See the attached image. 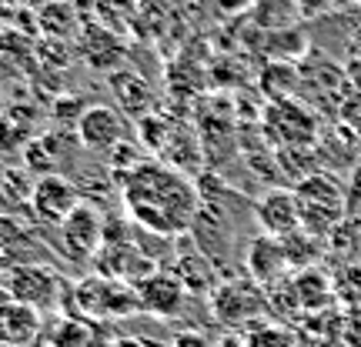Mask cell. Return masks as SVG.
<instances>
[{
  "label": "cell",
  "instance_id": "16",
  "mask_svg": "<svg viewBox=\"0 0 361 347\" xmlns=\"http://www.w3.org/2000/svg\"><path fill=\"white\" fill-rule=\"evenodd\" d=\"M80 51H84V57H87V64L94 67V70L114 74V67L121 64L124 47L114 40V34H107V30H101V27H87L84 37H80Z\"/></svg>",
  "mask_w": 361,
  "mask_h": 347
},
{
  "label": "cell",
  "instance_id": "25",
  "mask_svg": "<svg viewBox=\"0 0 361 347\" xmlns=\"http://www.w3.org/2000/svg\"><path fill=\"white\" fill-rule=\"evenodd\" d=\"M255 0H218V7L224 13H241V11H251Z\"/></svg>",
  "mask_w": 361,
  "mask_h": 347
},
{
  "label": "cell",
  "instance_id": "11",
  "mask_svg": "<svg viewBox=\"0 0 361 347\" xmlns=\"http://www.w3.org/2000/svg\"><path fill=\"white\" fill-rule=\"evenodd\" d=\"M104 321H90L80 314H57L54 321H44L40 341L47 347H107L101 344Z\"/></svg>",
  "mask_w": 361,
  "mask_h": 347
},
{
  "label": "cell",
  "instance_id": "5",
  "mask_svg": "<svg viewBox=\"0 0 361 347\" xmlns=\"http://www.w3.org/2000/svg\"><path fill=\"white\" fill-rule=\"evenodd\" d=\"M7 291L13 301H20L27 308H57L61 304V277L44 264H17L7 274Z\"/></svg>",
  "mask_w": 361,
  "mask_h": 347
},
{
  "label": "cell",
  "instance_id": "8",
  "mask_svg": "<svg viewBox=\"0 0 361 347\" xmlns=\"http://www.w3.org/2000/svg\"><path fill=\"white\" fill-rule=\"evenodd\" d=\"M61 237H64V251L71 258H80V260H90L104 244V234H107V224H104L101 210L87 201H80L74 207V214L57 227Z\"/></svg>",
  "mask_w": 361,
  "mask_h": 347
},
{
  "label": "cell",
  "instance_id": "7",
  "mask_svg": "<svg viewBox=\"0 0 361 347\" xmlns=\"http://www.w3.org/2000/svg\"><path fill=\"white\" fill-rule=\"evenodd\" d=\"M78 144L90 154H114L117 147L124 144V120L114 107L104 103H90L87 111L78 120Z\"/></svg>",
  "mask_w": 361,
  "mask_h": 347
},
{
  "label": "cell",
  "instance_id": "3",
  "mask_svg": "<svg viewBox=\"0 0 361 347\" xmlns=\"http://www.w3.org/2000/svg\"><path fill=\"white\" fill-rule=\"evenodd\" d=\"M134 310H141L134 284L94 274V277H84L74 287V308L67 314H80V317H90V321H121Z\"/></svg>",
  "mask_w": 361,
  "mask_h": 347
},
{
  "label": "cell",
  "instance_id": "26",
  "mask_svg": "<svg viewBox=\"0 0 361 347\" xmlns=\"http://www.w3.org/2000/svg\"><path fill=\"white\" fill-rule=\"evenodd\" d=\"M11 301H13V297H11V291H7V284H0V310L7 308Z\"/></svg>",
  "mask_w": 361,
  "mask_h": 347
},
{
  "label": "cell",
  "instance_id": "17",
  "mask_svg": "<svg viewBox=\"0 0 361 347\" xmlns=\"http://www.w3.org/2000/svg\"><path fill=\"white\" fill-rule=\"evenodd\" d=\"M178 281L184 284V291L188 294H211L214 287H218V274H214V264L211 258H204L201 251H194V254H184L178 258Z\"/></svg>",
  "mask_w": 361,
  "mask_h": 347
},
{
  "label": "cell",
  "instance_id": "23",
  "mask_svg": "<svg viewBox=\"0 0 361 347\" xmlns=\"http://www.w3.org/2000/svg\"><path fill=\"white\" fill-rule=\"evenodd\" d=\"M171 347H211V341L201 331H180V334H174Z\"/></svg>",
  "mask_w": 361,
  "mask_h": 347
},
{
  "label": "cell",
  "instance_id": "14",
  "mask_svg": "<svg viewBox=\"0 0 361 347\" xmlns=\"http://www.w3.org/2000/svg\"><path fill=\"white\" fill-rule=\"evenodd\" d=\"M37 61L34 40L24 37V30L0 27V77H20Z\"/></svg>",
  "mask_w": 361,
  "mask_h": 347
},
{
  "label": "cell",
  "instance_id": "18",
  "mask_svg": "<svg viewBox=\"0 0 361 347\" xmlns=\"http://www.w3.org/2000/svg\"><path fill=\"white\" fill-rule=\"evenodd\" d=\"M37 27L54 40H71L78 34V11L67 0H47L37 11Z\"/></svg>",
  "mask_w": 361,
  "mask_h": 347
},
{
  "label": "cell",
  "instance_id": "2",
  "mask_svg": "<svg viewBox=\"0 0 361 347\" xmlns=\"http://www.w3.org/2000/svg\"><path fill=\"white\" fill-rule=\"evenodd\" d=\"M298 214H301V231L311 237H331L338 224L345 220V187L328 174H311L295 187Z\"/></svg>",
  "mask_w": 361,
  "mask_h": 347
},
{
  "label": "cell",
  "instance_id": "15",
  "mask_svg": "<svg viewBox=\"0 0 361 347\" xmlns=\"http://www.w3.org/2000/svg\"><path fill=\"white\" fill-rule=\"evenodd\" d=\"M111 94H114V101L134 117H144L147 107H151V87H147V80L137 77L134 70H114V74H111Z\"/></svg>",
  "mask_w": 361,
  "mask_h": 347
},
{
  "label": "cell",
  "instance_id": "1",
  "mask_svg": "<svg viewBox=\"0 0 361 347\" xmlns=\"http://www.w3.org/2000/svg\"><path fill=\"white\" fill-rule=\"evenodd\" d=\"M124 207L144 231L161 237H178L191 231L201 210V194L178 168L161 160H141L124 177Z\"/></svg>",
  "mask_w": 361,
  "mask_h": 347
},
{
  "label": "cell",
  "instance_id": "4",
  "mask_svg": "<svg viewBox=\"0 0 361 347\" xmlns=\"http://www.w3.org/2000/svg\"><path fill=\"white\" fill-rule=\"evenodd\" d=\"M264 308H268V301L261 294V284L245 281V277L224 281L211 291V310H214V317H218L221 324L255 321Z\"/></svg>",
  "mask_w": 361,
  "mask_h": 347
},
{
  "label": "cell",
  "instance_id": "6",
  "mask_svg": "<svg viewBox=\"0 0 361 347\" xmlns=\"http://www.w3.org/2000/svg\"><path fill=\"white\" fill-rule=\"evenodd\" d=\"M78 204H80V191L74 187V180H67L64 174L37 177V184L30 187V210L37 214V220L51 224V227H61L74 214Z\"/></svg>",
  "mask_w": 361,
  "mask_h": 347
},
{
  "label": "cell",
  "instance_id": "9",
  "mask_svg": "<svg viewBox=\"0 0 361 347\" xmlns=\"http://www.w3.org/2000/svg\"><path fill=\"white\" fill-rule=\"evenodd\" d=\"M134 294H137V308L144 314H154V317H178L184 310V284L178 281L174 270H154L147 274L144 281L134 284Z\"/></svg>",
  "mask_w": 361,
  "mask_h": 347
},
{
  "label": "cell",
  "instance_id": "22",
  "mask_svg": "<svg viewBox=\"0 0 361 347\" xmlns=\"http://www.w3.org/2000/svg\"><path fill=\"white\" fill-rule=\"evenodd\" d=\"M87 107H84V101H74V97H61V101L51 107V114H54V120L61 124V127H71V130H78V120H80V114H84Z\"/></svg>",
  "mask_w": 361,
  "mask_h": 347
},
{
  "label": "cell",
  "instance_id": "28",
  "mask_svg": "<svg viewBox=\"0 0 361 347\" xmlns=\"http://www.w3.org/2000/svg\"><path fill=\"white\" fill-rule=\"evenodd\" d=\"M0 347H7V344H0Z\"/></svg>",
  "mask_w": 361,
  "mask_h": 347
},
{
  "label": "cell",
  "instance_id": "24",
  "mask_svg": "<svg viewBox=\"0 0 361 347\" xmlns=\"http://www.w3.org/2000/svg\"><path fill=\"white\" fill-rule=\"evenodd\" d=\"M107 347H161V344H151L144 337H130V334H117L107 341Z\"/></svg>",
  "mask_w": 361,
  "mask_h": 347
},
{
  "label": "cell",
  "instance_id": "20",
  "mask_svg": "<svg viewBox=\"0 0 361 347\" xmlns=\"http://www.w3.org/2000/svg\"><path fill=\"white\" fill-rule=\"evenodd\" d=\"M281 251L288 267H314V260L322 258V241L305 231H295L288 237H281Z\"/></svg>",
  "mask_w": 361,
  "mask_h": 347
},
{
  "label": "cell",
  "instance_id": "21",
  "mask_svg": "<svg viewBox=\"0 0 361 347\" xmlns=\"http://www.w3.org/2000/svg\"><path fill=\"white\" fill-rule=\"evenodd\" d=\"M324 291H328V281H324L322 274H314V270H305L295 281L298 304H305V308H318L324 301V297H318V294H324Z\"/></svg>",
  "mask_w": 361,
  "mask_h": 347
},
{
  "label": "cell",
  "instance_id": "13",
  "mask_svg": "<svg viewBox=\"0 0 361 347\" xmlns=\"http://www.w3.org/2000/svg\"><path fill=\"white\" fill-rule=\"evenodd\" d=\"M245 264H247V274H251V281L255 284H261V287L278 284L284 277V267H288L281 241H274V237H268V234L255 237V241L247 244Z\"/></svg>",
  "mask_w": 361,
  "mask_h": 347
},
{
  "label": "cell",
  "instance_id": "27",
  "mask_svg": "<svg viewBox=\"0 0 361 347\" xmlns=\"http://www.w3.org/2000/svg\"><path fill=\"white\" fill-rule=\"evenodd\" d=\"M4 4H7V0H0V7H4Z\"/></svg>",
  "mask_w": 361,
  "mask_h": 347
},
{
  "label": "cell",
  "instance_id": "10",
  "mask_svg": "<svg viewBox=\"0 0 361 347\" xmlns=\"http://www.w3.org/2000/svg\"><path fill=\"white\" fill-rule=\"evenodd\" d=\"M255 220H258L261 234H268L274 241L301 231V214H298L295 191H284V187L264 191L258 197V204H255Z\"/></svg>",
  "mask_w": 361,
  "mask_h": 347
},
{
  "label": "cell",
  "instance_id": "19",
  "mask_svg": "<svg viewBox=\"0 0 361 347\" xmlns=\"http://www.w3.org/2000/svg\"><path fill=\"white\" fill-rule=\"evenodd\" d=\"M251 17L264 30H291L301 17V7H298V0H255Z\"/></svg>",
  "mask_w": 361,
  "mask_h": 347
},
{
  "label": "cell",
  "instance_id": "12",
  "mask_svg": "<svg viewBox=\"0 0 361 347\" xmlns=\"http://www.w3.org/2000/svg\"><path fill=\"white\" fill-rule=\"evenodd\" d=\"M44 334V314L27 308L20 301H11L0 310V344L7 347H34Z\"/></svg>",
  "mask_w": 361,
  "mask_h": 347
}]
</instances>
